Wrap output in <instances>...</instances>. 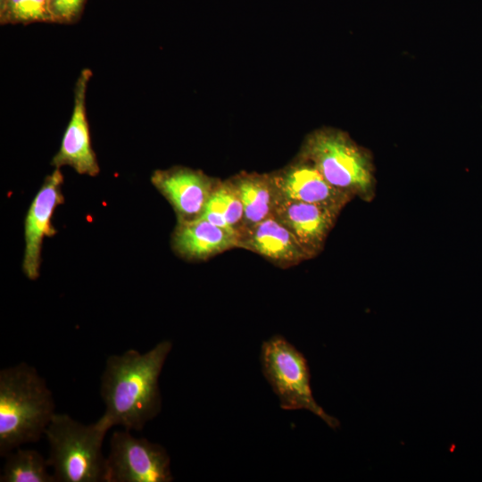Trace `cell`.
<instances>
[{
    "label": "cell",
    "instance_id": "6da1fadb",
    "mask_svg": "<svg viewBox=\"0 0 482 482\" xmlns=\"http://www.w3.org/2000/svg\"><path fill=\"white\" fill-rule=\"evenodd\" d=\"M171 349L172 342L163 340L144 353L128 349L108 356L101 376L100 395L105 405L97 420L101 426L140 431L161 412L159 377Z\"/></svg>",
    "mask_w": 482,
    "mask_h": 482
},
{
    "label": "cell",
    "instance_id": "7a4b0ae2",
    "mask_svg": "<svg viewBox=\"0 0 482 482\" xmlns=\"http://www.w3.org/2000/svg\"><path fill=\"white\" fill-rule=\"evenodd\" d=\"M54 395L46 379L27 362L0 370V455L36 443L55 414Z\"/></svg>",
    "mask_w": 482,
    "mask_h": 482
},
{
    "label": "cell",
    "instance_id": "3957f363",
    "mask_svg": "<svg viewBox=\"0 0 482 482\" xmlns=\"http://www.w3.org/2000/svg\"><path fill=\"white\" fill-rule=\"evenodd\" d=\"M108 429L96 420L83 424L67 413H55L46 429L47 464L56 482H104L102 446Z\"/></svg>",
    "mask_w": 482,
    "mask_h": 482
},
{
    "label": "cell",
    "instance_id": "277c9868",
    "mask_svg": "<svg viewBox=\"0 0 482 482\" xmlns=\"http://www.w3.org/2000/svg\"><path fill=\"white\" fill-rule=\"evenodd\" d=\"M298 157L312 162L337 189L364 201L374 197L371 158L346 133L328 128L317 129L307 136Z\"/></svg>",
    "mask_w": 482,
    "mask_h": 482
},
{
    "label": "cell",
    "instance_id": "5b68a950",
    "mask_svg": "<svg viewBox=\"0 0 482 482\" xmlns=\"http://www.w3.org/2000/svg\"><path fill=\"white\" fill-rule=\"evenodd\" d=\"M260 360L262 374L283 410H307L331 428L339 426V421L328 415L312 395L306 358L284 337L275 335L263 341Z\"/></svg>",
    "mask_w": 482,
    "mask_h": 482
},
{
    "label": "cell",
    "instance_id": "8992f818",
    "mask_svg": "<svg viewBox=\"0 0 482 482\" xmlns=\"http://www.w3.org/2000/svg\"><path fill=\"white\" fill-rule=\"evenodd\" d=\"M170 458L160 444L136 437L130 430L112 434L104 482H171Z\"/></svg>",
    "mask_w": 482,
    "mask_h": 482
},
{
    "label": "cell",
    "instance_id": "52a82bcc",
    "mask_svg": "<svg viewBox=\"0 0 482 482\" xmlns=\"http://www.w3.org/2000/svg\"><path fill=\"white\" fill-rule=\"evenodd\" d=\"M270 176L277 198L314 204L338 213L353 198L332 186L312 162L300 157Z\"/></svg>",
    "mask_w": 482,
    "mask_h": 482
},
{
    "label": "cell",
    "instance_id": "ba28073f",
    "mask_svg": "<svg viewBox=\"0 0 482 482\" xmlns=\"http://www.w3.org/2000/svg\"><path fill=\"white\" fill-rule=\"evenodd\" d=\"M91 77L92 71L83 69L76 80L72 114L52 165L55 169L68 165L79 174L95 177L100 169L91 145L86 110V93Z\"/></svg>",
    "mask_w": 482,
    "mask_h": 482
},
{
    "label": "cell",
    "instance_id": "9c48e42d",
    "mask_svg": "<svg viewBox=\"0 0 482 482\" xmlns=\"http://www.w3.org/2000/svg\"><path fill=\"white\" fill-rule=\"evenodd\" d=\"M62 183V174L60 169H55L45 179L26 215L22 270L29 279L35 280L39 276L44 237L53 236L55 233L51 219L54 209L63 203Z\"/></svg>",
    "mask_w": 482,
    "mask_h": 482
},
{
    "label": "cell",
    "instance_id": "30bf717a",
    "mask_svg": "<svg viewBox=\"0 0 482 482\" xmlns=\"http://www.w3.org/2000/svg\"><path fill=\"white\" fill-rule=\"evenodd\" d=\"M151 181L171 204L178 220L198 219L218 182L201 170L183 166L157 170Z\"/></svg>",
    "mask_w": 482,
    "mask_h": 482
},
{
    "label": "cell",
    "instance_id": "8fae6325",
    "mask_svg": "<svg viewBox=\"0 0 482 482\" xmlns=\"http://www.w3.org/2000/svg\"><path fill=\"white\" fill-rule=\"evenodd\" d=\"M272 215L312 258L323 249L339 213L314 204L277 198Z\"/></svg>",
    "mask_w": 482,
    "mask_h": 482
},
{
    "label": "cell",
    "instance_id": "7c38bea8",
    "mask_svg": "<svg viewBox=\"0 0 482 482\" xmlns=\"http://www.w3.org/2000/svg\"><path fill=\"white\" fill-rule=\"evenodd\" d=\"M238 248L287 268L311 259L293 234L273 215L238 231Z\"/></svg>",
    "mask_w": 482,
    "mask_h": 482
},
{
    "label": "cell",
    "instance_id": "4fadbf2b",
    "mask_svg": "<svg viewBox=\"0 0 482 482\" xmlns=\"http://www.w3.org/2000/svg\"><path fill=\"white\" fill-rule=\"evenodd\" d=\"M238 233L227 230L208 220H178L171 238L177 254L191 261L206 260L237 247Z\"/></svg>",
    "mask_w": 482,
    "mask_h": 482
},
{
    "label": "cell",
    "instance_id": "5bb4252c",
    "mask_svg": "<svg viewBox=\"0 0 482 482\" xmlns=\"http://www.w3.org/2000/svg\"><path fill=\"white\" fill-rule=\"evenodd\" d=\"M243 205L240 229L272 215L277 195L270 174L240 173L229 179Z\"/></svg>",
    "mask_w": 482,
    "mask_h": 482
},
{
    "label": "cell",
    "instance_id": "9a60e30c",
    "mask_svg": "<svg viewBox=\"0 0 482 482\" xmlns=\"http://www.w3.org/2000/svg\"><path fill=\"white\" fill-rule=\"evenodd\" d=\"M243 205L229 179L218 181L198 219L238 233L243 222Z\"/></svg>",
    "mask_w": 482,
    "mask_h": 482
},
{
    "label": "cell",
    "instance_id": "2e32d148",
    "mask_svg": "<svg viewBox=\"0 0 482 482\" xmlns=\"http://www.w3.org/2000/svg\"><path fill=\"white\" fill-rule=\"evenodd\" d=\"M4 458L1 482H56L47 460L37 450L18 447Z\"/></svg>",
    "mask_w": 482,
    "mask_h": 482
},
{
    "label": "cell",
    "instance_id": "e0dca14e",
    "mask_svg": "<svg viewBox=\"0 0 482 482\" xmlns=\"http://www.w3.org/2000/svg\"><path fill=\"white\" fill-rule=\"evenodd\" d=\"M52 22L48 0H0V23Z\"/></svg>",
    "mask_w": 482,
    "mask_h": 482
},
{
    "label": "cell",
    "instance_id": "ac0fdd59",
    "mask_svg": "<svg viewBox=\"0 0 482 482\" xmlns=\"http://www.w3.org/2000/svg\"><path fill=\"white\" fill-rule=\"evenodd\" d=\"M87 0H48L52 22L72 24L79 20Z\"/></svg>",
    "mask_w": 482,
    "mask_h": 482
}]
</instances>
